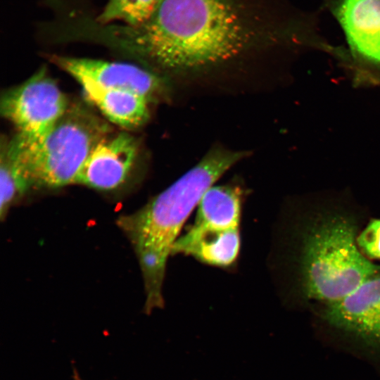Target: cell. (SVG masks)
Instances as JSON below:
<instances>
[{"instance_id": "6", "label": "cell", "mask_w": 380, "mask_h": 380, "mask_svg": "<svg viewBox=\"0 0 380 380\" xmlns=\"http://www.w3.org/2000/svg\"><path fill=\"white\" fill-rule=\"evenodd\" d=\"M324 318L332 327L380 350V272L344 298L327 304Z\"/></svg>"}, {"instance_id": "9", "label": "cell", "mask_w": 380, "mask_h": 380, "mask_svg": "<svg viewBox=\"0 0 380 380\" xmlns=\"http://www.w3.org/2000/svg\"><path fill=\"white\" fill-rule=\"evenodd\" d=\"M241 250L240 227L223 228L194 222L175 241L172 255L190 256L210 266L235 267Z\"/></svg>"}, {"instance_id": "3", "label": "cell", "mask_w": 380, "mask_h": 380, "mask_svg": "<svg viewBox=\"0 0 380 380\" xmlns=\"http://www.w3.org/2000/svg\"><path fill=\"white\" fill-rule=\"evenodd\" d=\"M354 222L338 215L319 219L308 229L300 258L305 297L329 304L380 272V266L360 250Z\"/></svg>"}, {"instance_id": "13", "label": "cell", "mask_w": 380, "mask_h": 380, "mask_svg": "<svg viewBox=\"0 0 380 380\" xmlns=\"http://www.w3.org/2000/svg\"><path fill=\"white\" fill-rule=\"evenodd\" d=\"M1 217H4L12 203L31 186L20 165L6 147L1 148Z\"/></svg>"}, {"instance_id": "15", "label": "cell", "mask_w": 380, "mask_h": 380, "mask_svg": "<svg viewBox=\"0 0 380 380\" xmlns=\"http://www.w3.org/2000/svg\"><path fill=\"white\" fill-rule=\"evenodd\" d=\"M361 252L372 259H380V219L372 220L357 236Z\"/></svg>"}, {"instance_id": "10", "label": "cell", "mask_w": 380, "mask_h": 380, "mask_svg": "<svg viewBox=\"0 0 380 380\" xmlns=\"http://www.w3.org/2000/svg\"><path fill=\"white\" fill-rule=\"evenodd\" d=\"M334 13L354 52L380 63V0H337Z\"/></svg>"}, {"instance_id": "12", "label": "cell", "mask_w": 380, "mask_h": 380, "mask_svg": "<svg viewBox=\"0 0 380 380\" xmlns=\"http://www.w3.org/2000/svg\"><path fill=\"white\" fill-rule=\"evenodd\" d=\"M246 192L236 183L213 185L200 201L195 220L220 227H241Z\"/></svg>"}, {"instance_id": "5", "label": "cell", "mask_w": 380, "mask_h": 380, "mask_svg": "<svg viewBox=\"0 0 380 380\" xmlns=\"http://www.w3.org/2000/svg\"><path fill=\"white\" fill-rule=\"evenodd\" d=\"M68 99L45 70L8 90L1 99V112L16 128L24 143L44 137L65 114Z\"/></svg>"}, {"instance_id": "8", "label": "cell", "mask_w": 380, "mask_h": 380, "mask_svg": "<svg viewBox=\"0 0 380 380\" xmlns=\"http://www.w3.org/2000/svg\"><path fill=\"white\" fill-rule=\"evenodd\" d=\"M138 151L137 141L129 134H110L94 148L75 183L102 191L116 189L128 177Z\"/></svg>"}, {"instance_id": "11", "label": "cell", "mask_w": 380, "mask_h": 380, "mask_svg": "<svg viewBox=\"0 0 380 380\" xmlns=\"http://www.w3.org/2000/svg\"><path fill=\"white\" fill-rule=\"evenodd\" d=\"M86 99L110 122L127 129L139 127L149 118V101L132 91L105 89L87 80L77 81Z\"/></svg>"}, {"instance_id": "16", "label": "cell", "mask_w": 380, "mask_h": 380, "mask_svg": "<svg viewBox=\"0 0 380 380\" xmlns=\"http://www.w3.org/2000/svg\"><path fill=\"white\" fill-rule=\"evenodd\" d=\"M73 379L74 380H84L81 376L77 372V371L75 370L74 372V374H73Z\"/></svg>"}, {"instance_id": "7", "label": "cell", "mask_w": 380, "mask_h": 380, "mask_svg": "<svg viewBox=\"0 0 380 380\" xmlns=\"http://www.w3.org/2000/svg\"><path fill=\"white\" fill-rule=\"evenodd\" d=\"M51 59L77 81L87 80L105 89L132 91L149 101L164 87L158 75L132 64L62 56H53Z\"/></svg>"}, {"instance_id": "2", "label": "cell", "mask_w": 380, "mask_h": 380, "mask_svg": "<svg viewBox=\"0 0 380 380\" xmlns=\"http://www.w3.org/2000/svg\"><path fill=\"white\" fill-rule=\"evenodd\" d=\"M247 151L216 147L192 168L118 224L136 252L146 292V313L163 307L166 265L179 232L205 192Z\"/></svg>"}, {"instance_id": "14", "label": "cell", "mask_w": 380, "mask_h": 380, "mask_svg": "<svg viewBox=\"0 0 380 380\" xmlns=\"http://www.w3.org/2000/svg\"><path fill=\"white\" fill-rule=\"evenodd\" d=\"M158 0H108L95 20L102 25L120 20L128 26H137L151 15Z\"/></svg>"}, {"instance_id": "4", "label": "cell", "mask_w": 380, "mask_h": 380, "mask_svg": "<svg viewBox=\"0 0 380 380\" xmlns=\"http://www.w3.org/2000/svg\"><path fill=\"white\" fill-rule=\"evenodd\" d=\"M108 134L104 121L74 105L39 140L24 143L15 136L6 146L31 186L57 188L75 182L94 148Z\"/></svg>"}, {"instance_id": "1", "label": "cell", "mask_w": 380, "mask_h": 380, "mask_svg": "<svg viewBox=\"0 0 380 380\" xmlns=\"http://www.w3.org/2000/svg\"><path fill=\"white\" fill-rule=\"evenodd\" d=\"M245 0H158L137 26L100 25L97 41L170 70L215 65L243 51L257 19Z\"/></svg>"}]
</instances>
